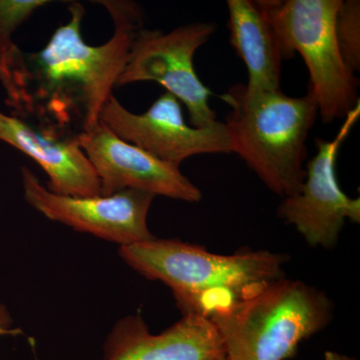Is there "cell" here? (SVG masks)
<instances>
[{"label": "cell", "mask_w": 360, "mask_h": 360, "mask_svg": "<svg viewBox=\"0 0 360 360\" xmlns=\"http://www.w3.org/2000/svg\"><path fill=\"white\" fill-rule=\"evenodd\" d=\"M359 115L357 105L343 120L335 139L315 141L317 153L304 167L300 191L279 205V217L292 224L310 246L333 248L347 219L360 222V200L343 193L335 170L338 151Z\"/></svg>", "instance_id": "52a82bcc"}, {"label": "cell", "mask_w": 360, "mask_h": 360, "mask_svg": "<svg viewBox=\"0 0 360 360\" xmlns=\"http://www.w3.org/2000/svg\"><path fill=\"white\" fill-rule=\"evenodd\" d=\"M104 360H227L208 317L186 314L167 330L153 335L139 315L120 319L108 335Z\"/></svg>", "instance_id": "8fae6325"}, {"label": "cell", "mask_w": 360, "mask_h": 360, "mask_svg": "<svg viewBox=\"0 0 360 360\" xmlns=\"http://www.w3.org/2000/svg\"><path fill=\"white\" fill-rule=\"evenodd\" d=\"M20 176L27 205L51 221L117 243L120 248L155 238L148 224L153 194L125 189L108 196H63L47 189L30 167H21Z\"/></svg>", "instance_id": "ba28073f"}, {"label": "cell", "mask_w": 360, "mask_h": 360, "mask_svg": "<svg viewBox=\"0 0 360 360\" xmlns=\"http://www.w3.org/2000/svg\"><path fill=\"white\" fill-rule=\"evenodd\" d=\"M0 141L34 160L49 176L47 189L63 196L101 195V182L77 137L52 139L22 118L0 111Z\"/></svg>", "instance_id": "7c38bea8"}, {"label": "cell", "mask_w": 360, "mask_h": 360, "mask_svg": "<svg viewBox=\"0 0 360 360\" xmlns=\"http://www.w3.org/2000/svg\"><path fill=\"white\" fill-rule=\"evenodd\" d=\"M101 122L120 139L176 167L193 156L231 153L224 122L205 129L188 124L181 103L167 91L139 115L127 110L113 94L104 105Z\"/></svg>", "instance_id": "9c48e42d"}, {"label": "cell", "mask_w": 360, "mask_h": 360, "mask_svg": "<svg viewBox=\"0 0 360 360\" xmlns=\"http://www.w3.org/2000/svg\"><path fill=\"white\" fill-rule=\"evenodd\" d=\"M118 255L137 274L168 286L184 315L206 317L283 278L286 262L283 255L269 250L222 255L158 238L120 246Z\"/></svg>", "instance_id": "7a4b0ae2"}, {"label": "cell", "mask_w": 360, "mask_h": 360, "mask_svg": "<svg viewBox=\"0 0 360 360\" xmlns=\"http://www.w3.org/2000/svg\"><path fill=\"white\" fill-rule=\"evenodd\" d=\"M112 20L115 30L105 44L94 46L82 33L85 8L79 2L68 6L70 18L56 28L44 49L25 53L27 84H37L35 96L46 101L49 112L66 118L75 110L79 115L82 132H89L101 122L104 105L122 75L135 33L143 27L144 13L129 0H98Z\"/></svg>", "instance_id": "6da1fadb"}, {"label": "cell", "mask_w": 360, "mask_h": 360, "mask_svg": "<svg viewBox=\"0 0 360 360\" xmlns=\"http://www.w3.org/2000/svg\"><path fill=\"white\" fill-rule=\"evenodd\" d=\"M20 331L13 328V317L6 305L0 302V335H18Z\"/></svg>", "instance_id": "2e32d148"}, {"label": "cell", "mask_w": 360, "mask_h": 360, "mask_svg": "<svg viewBox=\"0 0 360 360\" xmlns=\"http://www.w3.org/2000/svg\"><path fill=\"white\" fill-rule=\"evenodd\" d=\"M49 4V0H0V85L7 104L20 115L32 110V103L25 53L14 42L13 35L33 14Z\"/></svg>", "instance_id": "5bb4252c"}, {"label": "cell", "mask_w": 360, "mask_h": 360, "mask_svg": "<svg viewBox=\"0 0 360 360\" xmlns=\"http://www.w3.org/2000/svg\"><path fill=\"white\" fill-rule=\"evenodd\" d=\"M281 44L284 59L300 54L309 90L322 122L345 120L359 105V79L341 56L335 37L340 0H258Z\"/></svg>", "instance_id": "5b68a950"}, {"label": "cell", "mask_w": 360, "mask_h": 360, "mask_svg": "<svg viewBox=\"0 0 360 360\" xmlns=\"http://www.w3.org/2000/svg\"><path fill=\"white\" fill-rule=\"evenodd\" d=\"M75 137L96 170L101 195L135 189L184 202L195 203L202 198L200 188L179 167L123 141L101 122L91 131Z\"/></svg>", "instance_id": "30bf717a"}, {"label": "cell", "mask_w": 360, "mask_h": 360, "mask_svg": "<svg viewBox=\"0 0 360 360\" xmlns=\"http://www.w3.org/2000/svg\"><path fill=\"white\" fill-rule=\"evenodd\" d=\"M225 117L231 153H236L272 193L285 198L300 191L305 177L307 139L319 117L311 92L291 97L281 90L248 92L231 87Z\"/></svg>", "instance_id": "3957f363"}, {"label": "cell", "mask_w": 360, "mask_h": 360, "mask_svg": "<svg viewBox=\"0 0 360 360\" xmlns=\"http://www.w3.org/2000/svg\"><path fill=\"white\" fill-rule=\"evenodd\" d=\"M324 360H355V359H352V357L347 356V355L338 354V352H326V355H324Z\"/></svg>", "instance_id": "e0dca14e"}, {"label": "cell", "mask_w": 360, "mask_h": 360, "mask_svg": "<svg viewBox=\"0 0 360 360\" xmlns=\"http://www.w3.org/2000/svg\"><path fill=\"white\" fill-rule=\"evenodd\" d=\"M229 40L248 71V92L281 90V44L257 1L229 0Z\"/></svg>", "instance_id": "4fadbf2b"}, {"label": "cell", "mask_w": 360, "mask_h": 360, "mask_svg": "<svg viewBox=\"0 0 360 360\" xmlns=\"http://www.w3.org/2000/svg\"><path fill=\"white\" fill-rule=\"evenodd\" d=\"M333 312L326 293L283 277L208 319L227 360H286L328 326Z\"/></svg>", "instance_id": "277c9868"}, {"label": "cell", "mask_w": 360, "mask_h": 360, "mask_svg": "<svg viewBox=\"0 0 360 360\" xmlns=\"http://www.w3.org/2000/svg\"><path fill=\"white\" fill-rule=\"evenodd\" d=\"M215 30L217 26L205 21L180 25L169 32L141 27L135 33L116 86L158 82L186 105L191 125L198 129L214 127L219 122L208 103L212 91L201 82L193 61L196 51Z\"/></svg>", "instance_id": "8992f818"}, {"label": "cell", "mask_w": 360, "mask_h": 360, "mask_svg": "<svg viewBox=\"0 0 360 360\" xmlns=\"http://www.w3.org/2000/svg\"><path fill=\"white\" fill-rule=\"evenodd\" d=\"M335 37L341 56L354 72L360 70V1L340 0L335 18Z\"/></svg>", "instance_id": "9a60e30c"}]
</instances>
